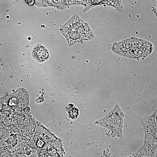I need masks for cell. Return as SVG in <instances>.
Returning a JSON list of instances; mask_svg holds the SVG:
<instances>
[{
  "label": "cell",
  "instance_id": "cell-1",
  "mask_svg": "<svg viewBox=\"0 0 157 157\" xmlns=\"http://www.w3.org/2000/svg\"><path fill=\"white\" fill-rule=\"evenodd\" d=\"M60 31L69 46L77 42L91 40L95 36L88 23L77 15H74L62 26Z\"/></svg>",
  "mask_w": 157,
  "mask_h": 157
},
{
  "label": "cell",
  "instance_id": "cell-2",
  "mask_svg": "<svg viewBox=\"0 0 157 157\" xmlns=\"http://www.w3.org/2000/svg\"><path fill=\"white\" fill-rule=\"evenodd\" d=\"M124 114L119 105L116 104L113 108L96 123L110 131L112 135L122 140Z\"/></svg>",
  "mask_w": 157,
  "mask_h": 157
},
{
  "label": "cell",
  "instance_id": "cell-3",
  "mask_svg": "<svg viewBox=\"0 0 157 157\" xmlns=\"http://www.w3.org/2000/svg\"><path fill=\"white\" fill-rule=\"evenodd\" d=\"M141 122L144 129V140L157 142V110Z\"/></svg>",
  "mask_w": 157,
  "mask_h": 157
},
{
  "label": "cell",
  "instance_id": "cell-4",
  "mask_svg": "<svg viewBox=\"0 0 157 157\" xmlns=\"http://www.w3.org/2000/svg\"><path fill=\"white\" fill-rule=\"evenodd\" d=\"M33 58L39 62H42L47 60L49 54L47 50L42 45H37L34 47L33 51Z\"/></svg>",
  "mask_w": 157,
  "mask_h": 157
},
{
  "label": "cell",
  "instance_id": "cell-5",
  "mask_svg": "<svg viewBox=\"0 0 157 157\" xmlns=\"http://www.w3.org/2000/svg\"><path fill=\"white\" fill-rule=\"evenodd\" d=\"M119 1V0L103 1L102 4L112 6L115 8L118 12H122L124 10V8Z\"/></svg>",
  "mask_w": 157,
  "mask_h": 157
},
{
  "label": "cell",
  "instance_id": "cell-6",
  "mask_svg": "<svg viewBox=\"0 0 157 157\" xmlns=\"http://www.w3.org/2000/svg\"><path fill=\"white\" fill-rule=\"evenodd\" d=\"M67 111L70 117L72 119H76L78 115V110L72 105H69L67 107Z\"/></svg>",
  "mask_w": 157,
  "mask_h": 157
}]
</instances>
